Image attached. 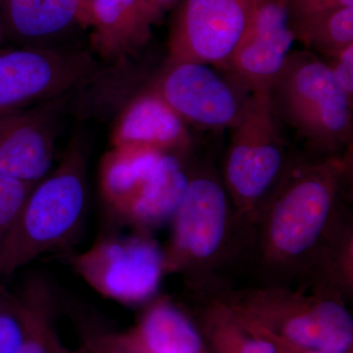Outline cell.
<instances>
[{
	"mask_svg": "<svg viewBox=\"0 0 353 353\" xmlns=\"http://www.w3.org/2000/svg\"><path fill=\"white\" fill-rule=\"evenodd\" d=\"M284 334L299 347L345 353L352 345V318L341 303L325 299L290 318Z\"/></svg>",
	"mask_w": 353,
	"mask_h": 353,
	"instance_id": "cell-17",
	"label": "cell"
},
{
	"mask_svg": "<svg viewBox=\"0 0 353 353\" xmlns=\"http://www.w3.org/2000/svg\"><path fill=\"white\" fill-rule=\"evenodd\" d=\"M190 141L187 124L148 87L128 101L111 132L112 148H148L163 153L183 152Z\"/></svg>",
	"mask_w": 353,
	"mask_h": 353,
	"instance_id": "cell-12",
	"label": "cell"
},
{
	"mask_svg": "<svg viewBox=\"0 0 353 353\" xmlns=\"http://www.w3.org/2000/svg\"><path fill=\"white\" fill-rule=\"evenodd\" d=\"M69 263L97 294L125 305L152 297L167 269L164 253L145 234H104Z\"/></svg>",
	"mask_w": 353,
	"mask_h": 353,
	"instance_id": "cell-5",
	"label": "cell"
},
{
	"mask_svg": "<svg viewBox=\"0 0 353 353\" xmlns=\"http://www.w3.org/2000/svg\"><path fill=\"white\" fill-rule=\"evenodd\" d=\"M85 51L57 46L0 50V119L71 92L97 72Z\"/></svg>",
	"mask_w": 353,
	"mask_h": 353,
	"instance_id": "cell-6",
	"label": "cell"
},
{
	"mask_svg": "<svg viewBox=\"0 0 353 353\" xmlns=\"http://www.w3.org/2000/svg\"><path fill=\"white\" fill-rule=\"evenodd\" d=\"M16 294L25 326L19 353H59L63 345L54 327L57 299L50 282L41 275L30 276Z\"/></svg>",
	"mask_w": 353,
	"mask_h": 353,
	"instance_id": "cell-18",
	"label": "cell"
},
{
	"mask_svg": "<svg viewBox=\"0 0 353 353\" xmlns=\"http://www.w3.org/2000/svg\"><path fill=\"white\" fill-rule=\"evenodd\" d=\"M24 327V316L17 294L0 284V353L20 352Z\"/></svg>",
	"mask_w": 353,
	"mask_h": 353,
	"instance_id": "cell-21",
	"label": "cell"
},
{
	"mask_svg": "<svg viewBox=\"0 0 353 353\" xmlns=\"http://www.w3.org/2000/svg\"><path fill=\"white\" fill-rule=\"evenodd\" d=\"M75 353H139L134 341L109 330L88 327L82 329V343Z\"/></svg>",
	"mask_w": 353,
	"mask_h": 353,
	"instance_id": "cell-23",
	"label": "cell"
},
{
	"mask_svg": "<svg viewBox=\"0 0 353 353\" xmlns=\"http://www.w3.org/2000/svg\"><path fill=\"white\" fill-rule=\"evenodd\" d=\"M139 338L152 353H199L201 341L196 329L175 306L160 301L148 309Z\"/></svg>",
	"mask_w": 353,
	"mask_h": 353,
	"instance_id": "cell-19",
	"label": "cell"
},
{
	"mask_svg": "<svg viewBox=\"0 0 353 353\" xmlns=\"http://www.w3.org/2000/svg\"><path fill=\"white\" fill-rule=\"evenodd\" d=\"M309 353H339V352H319V350H313V352H311Z\"/></svg>",
	"mask_w": 353,
	"mask_h": 353,
	"instance_id": "cell-30",
	"label": "cell"
},
{
	"mask_svg": "<svg viewBox=\"0 0 353 353\" xmlns=\"http://www.w3.org/2000/svg\"><path fill=\"white\" fill-rule=\"evenodd\" d=\"M241 353H277L276 348L269 341L252 340L243 345Z\"/></svg>",
	"mask_w": 353,
	"mask_h": 353,
	"instance_id": "cell-27",
	"label": "cell"
},
{
	"mask_svg": "<svg viewBox=\"0 0 353 353\" xmlns=\"http://www.w3.org/2000/svg\"><path fill=\"white\" fill-rule=\"evenodd\" d=\"M34 185L0 175V243L12 229Z\"/></svg>",
	"mask_w": 353,
	"mask_h": 353,
	"instance_id": "cell-22",
	"label": "cell"
},
{
	"mask_svg": "<svg viewBox=\"0 0 353 353\" xmlns=\"http://www.w3.org/2000/svg\"><path fill=\"white\" fill-rule=\"evenodd\" d=\"M92 44L101 57L119 60L150 43L157 20L141 0H88Z\"/></svg>",
	"mask_w": 353,
	"mask_h": 353,
	"instance_id": "cell-14",
	"label": "cell"
},
{
	"mask_svg": "<svg viewBox=\"0 0 353 353\" xmlns=\"http://www.w3.org/2000/svg\"><path fill=\"white\" fill-rule=\"evenodd\" d=\"M290 24L296 41L324 57L353 43V6L334 9Z\"/></svg>",
	"mask_w": 353,
	"mask_h": 353,
	"instance_id": "cell-20",
	"label": "cell"
},
{
	"mask_svg": "<svg viewBox=\"0 0 353 353\" xmlns=\"http://www.w3.org/2000/svg\"><path fill=\"white\" fill-rule=\"evenodd\" d=\"M325 57L336 82L353 99V43Z\"/></svg>",
	"mask_w": 353,
	"mask_h": 353,
	"instance_id": "cell-25",
	"label": "cell"
},
{
	"mask_svg": "<svg viewBox=\"0 0 353 353\" xmlns=\"http://www.w3.org/2000/svg\"><path fill=\"white\" fill-rule=\"evenodd\" d=\"M163 152L148 148H112L99 166V192L112 219L119 220Z\"/></svg>",
	"mask_w": 353,
	"mask_h": 353,
	"instance_id": "cell-16",
	"label": "cell"
},
{
	"mask_svg": "<svg viewBox=\"0 0 353 353\" xmlns=\"http://www.w3.org/2000/svg\"><path fill=\"white\" fill-rule=\"evenodd\" d=\"M225 178L239 205L263 202L287 167L285 127L274 110L269 90L252 92L230 128Z\"/></svg>",
	"mask_w": 353,
	"mask_h": 353,
	"instance_id": "cell-4",
	"label": "cell"
},
{
	"mask_svg": "<svg viewBox=\"0 0 353 353\" xmlns=\"http://www.w3.org/2000/svg\"><path fill=\"white\" fill-rule=\"evenodd\" d=\"M269 95L284 127L318 152H338L352 143L353 99L314 53L290 51Z\"/></svg>",
	"mask_w": 353,
	"mask_h": 353,
	"instance_id": "cell-2",
	"label": "cell"
},
{
	"mask_svg": "<svg viewBox=\"0 0 353 353\" xmlns=\"http://www.w3.org/2000/svg\"><path fill=\"white\" fill-rule=\"evenodd\" d=\"M190 179L176 153H163L119 219L148 229L173 219Z\"/></svg>",
	"mask_w": 353,
	"mask_h": 353,
	"instance_id": "cell-15",
	"label": "cell"
},
{
	"mask_svg": "<svg viewBox=\"0 0 353 353\" xmlns=\"http://www.w3.org/2000/svg\"><path fill=\"white\" fill-rule=\"evenodd\" d=\"M294 41L285 0H256L252 24L221 72L248 94L269 90Z\"/></svg>",
	"mask_w": 353,
	"mask_h": 353,
	"instance_id": "cell-9",
	"label": "cell"
},
{
	"mask_svg": "<svg viewBox=\"0 0 353 353\" xmlns=\"http://www.w3.org/2000/svg\"><path fill=\"white\" fill-rule=\"evenodd\" d=\"M256 0H182L168 36L167 62L222 70L254 16Z\"/></svg>",
	"mask_w": 353,
	"mask_h": 353,
	"instance_id": "cell-7",
	"label": "cell"
},
{
	"mask_svg": "<svg viewBox=\"0 0 353 353\" xmlns=\"http://www.w3.org/2000/svg\"><path fill=\"white\" fill-rule=\"evenodd\" d=\"M214 69L196 62H167L148 88L185 124L219 131L230 129L250 94Z\"/></svg>",
	"mask_w": 353,
	"mask_h": 353,
	"instance_id": "cell-8",
	"label": "cell"
},
{
	"mask_svg": "<svg viewBox=\"0 0 353 353\" xmlns=\"http://www.w3.org/2000/svg\"><path fill=\"white\" fill-rule=\"evenodd\" d=\"M88 167L87 141L77 134L57 168L36 183L0 243V279L63 250L79 236L87 213Z\"/></svg>",
	"mask_w": 353,
	"mask_h": 353,
	"instance_id": "cell-1",
	"label": "cell"
},
{
	"mask_svg": "<svg viewBox=\"0 0 353 353\" xmlns=\"http://www.w3.org/2000/svg\"><path fill=\"white\" fill-rule=\"evenodd\" d=\"M290 23L299 22L334 9L353 6V0H285Z\"/></svg>",
	"mask_w": 353,
	"mask_h": 353,
	"instance_id": "cell-24",
	"label": "cell"
},
{
	"mask_svg": "<svg viewBox=\"0 0 353 353\" xmlns=\"http://www.w3.org/2000/svg\"><path fill=\"white\" fill-rule=\"evenodd\" d=\"M228 217L226 192L208 176L190 180L187 192L173 219V248L166 268L183 260L210 259L224 241Z\"/></svg>",
	"mask_w": 353,
	"mask_h": 353,
	"instance_id": "cell-11",
	"label": "cell"
},
{
	"mask_svg": "<svg viewBox=\"0 0 353 353\" xmlns=\"http://www.w3.org/2000/svg\"><path fill=\"white\" fill-rule=\"evenodd\" d=\"M4 39L3 23H2L1 14H0V43Z\"/></svg>",
	"mask_w": 353,
	"mask_h": 353,
	"instance_id": "cell-28",
	"label": "cell"
},
{
	"mask_svg": "<svg viewBox=\"0 0 353 353\" xmlns=\"http://www.w3.org/2000/svg\"><path fill=\"white\" fill-rule=\"evenodd\" d=\"M59 353H75V350L74 352H72V350H68V348H66L64 347H62L61 350H60Z\"/></svg>",
	"mask_w": 353,
	"mask_h": 353,
	"instance_id": "cell-29",
	"label": "cell"
},
{
	"mask_svg": "<svg viewBox=\"0 0 353 353\" xmlns=\"http://www.w3.org/2000/svg\"><path fill=\"white\" fill-rule=\"evenodd\" d=\"M343 162L336 157L285 167L267 196V241L287 259L310 252L326 231L338 196Z\"/></svg>",
	"mask_w": 353,
	"mask_h": 353,
	"instance_id": "cell-3",
	"label": "cell"
},
{
	"mask_svg": "<svg viewBox=\"0 0 353 353\" xmlns=\"http://www.w3.org/2000/svg\"><path fill=\"white\" fill-rule=\"evenodd\" d=\"M141 1L154 16L157 22H159L165 13L175 9L182 0H141Z\"/></svg>",
	"mask_w": 353,
	"mask_h": 353,
	"instance_id": "cell-26",
	"label": "cell"
},
{
	"mask_svg": "<svg viewBox=\"0 0 353 353\" xmlns=\"http://www.w3.org/2000/svg\"><path fill=\"white\" fill-rule=\"evenodd\" d=\"M67 94L0 119V175L37 183L52 169Z\"/></svg>",
	"mask_w": 353,
	"mask_h": 353,
	"instance_id": "cell-10",
	"label": "cell"
},
{
	"mask_svg": "<svg viewBox=\"0 0 353 353\" xmlns=\"http://www.w3.org/2000/svg\"><path fill=\"white\" fill-rule=\"evenodd\" d=\"M4 39L21 48L51 46L76 26L88 27V0H0Z\"/></svg>",
	"mask_w": 353,
	"mask_h": 353,
	"instance_id": "cell-13",
	"label": "cell"
}]
</instances>
